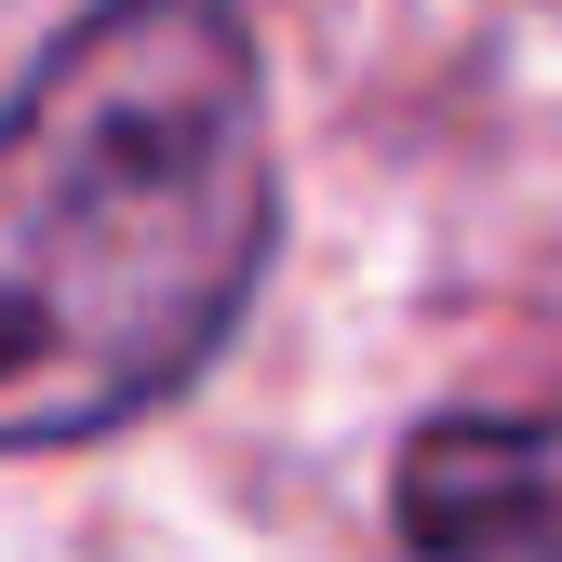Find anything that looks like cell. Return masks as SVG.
Returning a JSON list of instances; mask_svg holds the SVG:
<instances>
[{"label":"cell","mask_w":562,"mask_h":562,"mask_svg":"<svg viewBox=\"0 0 562 562\" xmlns=\"http://www.w3.org/2000/svg\"><path fill=\"white\" fill-rule=\"evenodd\" d=\"M281 241L268 67L228 0H94L0 108V456L175 402Z\"/></svg>","instance_id":"1"},{"label":"cell","mask_w":562,"mask_h":562,"mask_svg":"<svg viewBox=\"0 0 562 562\" xmlns=\"http://www.w3.org/2000/svg\"><path fill=\"white\" fill-rule=\"evenodd\" d=\"M389 522L415 562H562V402L429 415L389 469Z\"/></svg>","instance_id":"2"}]
</instances>
